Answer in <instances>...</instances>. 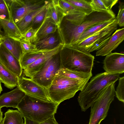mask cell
<instances>
[{
    "label": "cell",
    "mask_w": 124,
    "mask_h": 124,
    "mask_svg": "<svg viewBox=\"0 0 124 124\" xmlns=\"http://www.w3.org/2000/svg\"><path fill=\"white\" fill-rule=\"evenodd\" d=\"M118 24L116 17L114 21L107 27L83 40L79 43L71 46L82 51L85 50L101 38L108 34L113 32L117 28Z\"/></svg>",
    "instance_id": "cell-12"
},
{
    "label": "cell",
    "mask_w": 124,
    "mask_h": 124,
    "mask_svg": "<svg viewBox=\"0 0 124 124\" xmlns=\"http://www.w3.org/2000/svg\"><path fill=\"white\" fill-rule=\"evenodd\" d=\"M25 95L17 86L12 90L4 93L0 96V108L5 107L17 108L18 104Z\"/></svg>",
    "instance_id": "cell-15"
},
{
    "label": "cell",
    "mask_w": 124,
    "mask_h": 124,
    "mask_svg": "<svg viewBox=\"0 0 124 124\" xmlns=\"http://www.w3.org/2000/svg\"><path fill=\"white\" fill-rule=\"evenodd\" d=\"M63 46L61 44L56 48L45 52L33 63L23 69V74L26 77L32 78L50 58L60 51Z\"/></svg>",
    "instance_id": "cell-13"
},
{
    "label": "cell",
    "mask_w": 124,
    "mask_h": 124,
    "mask_svg": "<svg viewBox=\"0 0 124 124\" xmlns=\"http://www.w3.org/2000/svg\"><path fill=\"white\" fill-rule=\"evenodd\" d=\"M4 114L2 124H24L23 116L18 110L8 109Z\"/></svg>",
    "instance_id": "cell-25"
},
{
    "label": "cell",
    "mask_w": 124,
    "mask_h": 124,
    "mask_svg": "<svg viewBox=\"0 0 124 124\" xmlns=\"http://www.w3.org/2000/svg\"><path fill=\"white\" fill-rule=\"evenodd\" d=\"M9 8L11 19L16 24L29 13L48 4L51 0H5Z\"/></svg>",
    "instance_id": "cell-7"
},
{
    "label": "cell",
    "mask_w": 124,
    "mask_h": 124,
    "mask_svg": "<svg viewBox=\"0 0 124 124\" xmlns=\"http://www.w3.org/2000/svg\"><path fill=\"white\" fill-rule=\"evenodd\" d=\"M56 74L66 77L87 82L92 76V74L72 71L62 68L59 70Z\"/></svg>",
    "instance_id": "cell-24"
},
{
    "label": "cell",
    "mask_w": 124,
    "mask_h": 124,
    "mask_svg": "<svg viewBox=\"0 0 124 124\" xmlns=\"http://www.w3.org/2000/svg\"><path fill=\"white\" fill-rule=\"evenodd\" d=\"M20 42L23 54L37 50L34 45L23 38L20 40Z\"/></svg>",
    "instance_id": "cell-33"
},
{
    "label": "cell",
    "mask_w": 124,
    "mask_h": 124,
    "mask_svg": "<svg viewBox=\"0 0 124 124\" xmlns=\"http://www.w3.org/2000/svg\"><path fill=\"white\" fill-rule=\"evenodd\" d=\"M124 28L116 30L112 34L110 38L107 43L102 47L97 50L96 56H106L111 53L124 40Z\"/></svg>",
    "instance_id": "cell-14"
},
{
    "label": "cell",
    "mask_w": 124,
    "mask_h": 124,
    "mask_svg": "<svg viewBox=\"0 0 124 124\" xmlns=\"http://www.w3.org/2000/svg\"><path fill=\"white\" fill-rule=\"evenodd\" d=\"M24 124H39V123L28 119L24 118Z\"/></svg>",
    "instance_id": "cell-37"
},
{
    "label": "cell",
    "mask_w": 124,
    "mask_h": 124,
    "mask_svg": "<svg viewBox=\"0 0 124 124\" xmlns=\"http://www.w3.org/2000/svg\"><path fill=\"white\" fill-rule=\"evenodd\" d=\"M53 115L44 121L39 124H58L56 121Z\"/></svg>",
    "instance_id": "cell-36"
},
{
    "label": "cell",
    "mask_w": 124,
    "mask_h": 124,
    "mask_svg": "<svg viewBox=\"0 0 124 124\" xmlns=\"http://www.w3.org/2000/svg\"><path fill=\"white\" fill-rule=\"evenodd\" d=\"M59 105L52 102H45L26 95L17 108L24 118L40 123L54 115Z\"/></svg>",
    "instance_id": "cell-3"
},
{
    "label": "cell",
    "mask_w": 124,
    "mask_h": 124,
    "mask_svg": "<svg viewBox=\"0 0 124 124\" xmlns=\"http://www.w3.org/2000/svg\"><path fill=\"white\" fill-rule=\"evenodd\" d=\"M17 86L29 96L46 102H52L49 97L47 89L31 78L21 75L18 78Z\"/></svg>",
    "instance_id": "cell-9"
},
{
    "label": "cell",
    "mask_w": 124,
    "mask_h": 124,
    "mask_svg": "<svg viewBox=\"0 0 124 124\" xmlns=\"http://www.w3.org/2000/svg\"><path fill=\"white\" fill-rule=\"evenodd\" d=\"M0 18L11 19L10 11L5 0H0Z\"/></svg>",
    "instance_id": "cell-32"
},
{
    "label": "cell",
    "mask_w": 124,
    "mask_h": 124,
    "mask_svg": "<svg viewBox=\"0 0 124 124\" xmlns=\"http://www.w3.org/2000/svg\"><path fill=\"white\" fill-rule=\"evenodd\" d=\"M119 74H112L105 72L93 77L81 91L78 101L81 111L85 112L91 107L104 89L112 83L115 82Z\"/></svg>",
    "instance_id": "cell-2"
},
{
    "label": "cell",
    "mask_w": 124,
    "mask_h": 124,
    "mask_svg": "<svg viewBox=\"0 0 124 124\" xmlns=\"http://www.w3.org/2000/svg\"><path fill=\"white\" fill-rule=\"evenodd\" d=\"M105 72L112 74H120L124 72V54L111 53L107 55L103 62Z\"/></svg>",
    "instance_id": "cell-11"
},
{
    "label": "cell",
    "mask_w": 124,
    "mask_h": 124,
    "mask_svg": "<svg viewBox=\"0 0 124 124\" xmlns=\"http://www.w3.org/2000/svg\"><path fill=\"white\" fill-rule=\"evenodd\" d=\"M115 83H112L106 87L91 107L88 124H100L106 117L110 104L114 99Z\"/></svg>",
    "instance_id": "cell-6"
},
{
    "label": "cell",
    "mask_w": 124,
    "mask_h": 124,
    "mask_svg": "<svg viewBox=\"0 0 124 124\" xmlns=\"http://www.w3.org/2000/svg\"><path fill=\"white\" fill-rule=\"evenodd\" d=\"M18 78L0 62V81L5 86L12 89L17 86Z\"/></svg>",
    "instance_id": "cell-19"
},
{
    "label": "cell",
    "mask_w": 124,
    "mask_h": 124,
    "mask_svg": "<svg viewBox=\"0 0 124 124\" xmlns=\"http://www.w3.org/2000/svg\"><path fill=\"white\" fill-rule=\"evenodd\" d=\"M58 28V26L51 17L46 16L43 23L37 30L34 43L45 36L55 32Z\"/></svg>",
    "instance_id": "cell-17"
},
{
    "label": "cell",
    "mask_w": 124,
    "mask_h": 124,
    "mask_svg": "<svg viewBox=\"0 0 124 124\" xmlns=\"http://www.w3.org/2000/svg\"><path fill=\"white\" fill-rule=\"evenodd\" d=\"M2 121H3V120H2V121H1V122H0V124H2Z\"/></svg>",
    "instance_id": "cell-42"
},
{
    "label": "cell",
    "mask_w": 124,
    "mask_h": 124,
    "mask_svg": "<svg viewBox=\"0 0 124 124\" xmlns=\"http://www.w3.org/2000/svg\"><path fill=\"white\" fill-rule=\"evenodd\" d=\"M2 43L19 61L23 55L20 40L4 36Z\"/></svg>",
    "instance_id": "cell-20"
},
{
    "label": "cell",
    "mask_w": 124,
    "mask_h": 124,
    "mask_svg": "<svg viewBox=\"0 0 124 124\" xmlns=\"http://www.w3.org/2000/svg\"><path fill=\"white\" fill-rule=\"evenodd\" d=\"M49 50H36L23 54L19 61L23 70L35 62L45 52Z\"/></svg>",
    "instance_id": "cell-23"
},
{
    "label": "cell",
    "mask_w": 124,
    "mask_h": 124,
    "mask_svg": "<svg viewBox=\"0 0 124 124\" xmlns=\"http://www.w3.org/2000/svg\"><path fill=\"white\" fill-rule=\"evenodd\" d=\"M61 67L70 70L92 73L94 56L70 46H63L59 52Z\"/></svg>",
    "instance_id": "cell-4"
},
{
    "label": "cell",
    "mask_w": 124,
    "mask_h": 124,
    "mask_svg": "<svg viewBox=\"0 0 124 124\" xmlns=\"http://www.w3.org/2000/svg\"><path fill=\"white\" fill-rule=\"evenodd\" d=\"M0 24L3 28L4 36L20 40L23 36L16 24L11 19L0 18Z\"/></svg>",
    "instance_id": "cell-18"
},
{
    "label": "cell",
    "mask_w": 124,
    "mask_h": 124,
    "mask_svg": "<svg viewBox=\"0 0 124 124\" xmlns=\"http://www.w3.org/2000/svg\"><path fill=\"white\" fill-rule=\"evenodd\" d=\"M1 28L2 27L0 24V35L1 36H4V34L1 30Z\"/></svg>",
    "instance_id": "cell-39"
},
{
    "label": "cell",
    "mask_w": 124,
    "mask_h": 124,
    "mask_svg": "<svg viewBox=\"0 0 124 124\" xmlns=\"http://www.w3.org/2000/svg\"><path fill=\"white\" fill-rule=\"evenodd\" d=\"M0 62L18 77L23 71L20 61L2 43L0 45Z\"/></svg>",
    "instance_id": "cell-10"
},
{
    "label": "cell",
    "mask_w": 124,
    "mask_h": 124,
    "mask_svg": "<svg viewBox=\"0 0 124 124\" xmlns=\"http://www.w3.org/2000/svg\"><path fill=\"white\" fill-rule=\"evenodd\" d=\"M65 16L64 12L58 5L57 0H51L48 6L46 17H51L58 26Z\"/></svg>",
    "instance_id": "cell-22"
},
{
    "label": "cell",
    "mask_w": 124,
    "mask_h": 124,
    "mask_svg": "<svg viewBox=\"0 0 124 124\" xmlns=\"http://www.w3.org/2000/svg\"><path fill=\"white\" fill-rule=\"evenodd\" d=\"M73 6L86 15L91 13L93 10L91 5V0H65Z\"/></svg>",
    "instance_id": "cell-28"
},
{
    "label": "cell",
    "mask_w": 124,
    "mask_h": 124,
    "mask_svg": "<svg viewBox=\"0 0 124 124\" xmlns=\"http://www.w3.org/2000/svg\"><path fill=\"white\" fill-rule=\"evenodd\" d=\"M2 91V89L1 85V82L0 81V94Z\"/></svg>",
    "instance_id": "cell-41"
},
{
    "label": "cell",
    "mask_w": 124,
    "mask_h": 124,
    "mask_svg": "<svg viewBox=\"0 0 124 124\" xmlns=\"http://www.w3.org/2000/svg\"><path fill=\"white\" fill-rule=\"evenodd\" d=\"M59 52L50 58L39 71L31 78L47 89L61 68Z\"/></svg>",
    "instance_id": "cell-8"
},
{
    "label": "cell",
    "mask_w": 124,
    "mask_h": 124,
    "mask_svg": "<svg viewBox=\"0 0 124 124\" xmlns=\"http://www.w3.org/2000/svg\"><path fill=\"white\" fill-rule=\"evenodd\" d=\"M113 32H111L101 38L86 49L84 52L90 53L98 50L103 46L110 39Z\"/></svg>",
    "instance_id": "cell-29"
},
{
    "label": "cell",
    "mask_w": 124,
    "mask_h": 124,
    "mask_svg": "<svg viewBox=\"0 0 124 124\" xmlns=\"http://www.w3.org/2000/svg\"><path fill=\"white\" fill-rule=\"evenodd\" d=\"M116 17L112 10L108 11L93 10L86 15L79 24H75L64 17L58 26V30L64 46H72L78 40L83 32L96 25L113 20Z\"/></svg>",
    "instance_id": "cell-1"
},
{
    "label": "cell",
    "mask_w": 124,
    "mask_h": 124,
    "mask_svg": "<svg viewBox=\"0 0 124 124\" xmlns=\"http://www.w3.org/2000/svg\"><path fill=\"white\" fill-rule=\"evenodd\" d=\"M115 18L113 20L102 23L88 28L83 32L78 41L74 45L79 43L91 35L107 27L114 21Z\"/></svg>",
    "instance_id": "cell-27"
},
{
    "label": "cell",
    "mask_w": 124,
    "mask_h": 124,
    "mask_svg": "<svg viewBox=\"0 0 124 124\" xmlns=\"http://www.w3.org/2000/svg\"><path fill=\"white\" fill-rule=\"evenodd\" d=\"M61 44L62 43L58 29L55 32L45 36L33 44L37 50H46L53 49Z\"/></svg>",
    "instance_id": "cell-16"
},
{
    "label": "cell",
    "mask_w": 124,
    "mask_h": 124,
    "mask_svg": "<svg viewBox=\"0 0 124 124\" xmlns=\"http://www.w3.org/2000/svg\"><path fill=\"white\" fill-rule=\"evenodd\" d=\"M118 12L116 17L118 25L120 27L124 26V3L123 2L119 3Z\"/></svg>",
    "instance_id": "cell-34"
},
{
    "label": "cell",
    "mask_w": 124,
    "mask_h": 124,
    "mask_svg": "<svg viewBox=\"0 0 124 124\" xmlns=\"http://www.w3.org/2000/svg\"><path fill=\"white\" fill-rule=\"evenodd\" d=\"M119 83L115 91L116 97L120 101L124 102V76L119 77Z\"/></svg>",
    "instance_id": "cell-31"
},
{
    "label": "cell",
    "mask_w": 124,
    "mask_h": 124,
    "mask_svg": "<svg viewBox=\"0 0 124 124\" xmlns=\"http://www.w3.org/2000/svg\"><path fill=\"white\" fill-rule=\"evenodd\" d=\"M38 30L30 28L23 36V38L26 40L30 41L33 44L34 42L35 37Z\"/></svg>",
    "instance_id": "cell-35"
},
{
    "label": "cell",
    "mask_w": 124,
    "mask_h": 124,
    "mask_svg": "<svg viewBox=\"0 0 124 124\" xmlns=\"http://www.w3.org/2000/svg\"><path fill=\"white\" fill-rule=\"evenodd\" d=\"M49 3L39 9L29 13L16 24L22 36L30 28L33 19L35 16L44 9Z\"/></svg>",
    "instance_id": "cell-21"
},
{
    "label": "cell",
    "mask_w": 124,
    "mask_h": 124,
    "mask_svg": "<svg viewBox=\"0 0 124 124\" xmlns=\"http://www.w3.org/2000/svg\"><path fill=\"white\" fill-rule=\"evenodd\" d=\"M87 83L56 74L47 89L49 97L52 101L59 105L64 101L73 97L77 92L82 90Z\"/></svg>",
    "instance_id": "cell-5"
},
{
    "label": "cell",
    "mask_w": 124,
    "mask_h": 124,
    "mask_svg": "<svg viewBox=\"0 0 124 124\" xmlns=\"http://www.w3.org/2000/svg\"><path fill=\"white\" fill-rule=\"evenodd\" d=\"M118 1V0H91L90 3L93 10L108 11L112 10Z\"/></svg>",
    "instance_id": "cell-26"
},
{
    "label": "cell",
    "mask_w": 124,
    "mask_h": 124,
    "mask_svg": "<svg viewBox=\"0 0 124 124\" xmlns=\"http://www.w3.org/2000/svg\"><path fill=\"white\" fill-rule=\"evenodd\" d=\"M1 108H0V122L2 121L3 119L2 112L1 111Z\"/></svg>",
    "instance_id": "cell-38"
},
{
    "label": "cell",
    "mask_w": 124,
    "mask_h": 124,
    "mask_svg": "<svg viewBox=\"0 0 124 124\" xmlns=\"http://www.w3.org/2000/svg\"><path fill=\"white\" fill-rule=\"evenodd\" d=\"M49 4L34 17L30 28L38 30L40 27L46 16L48 6Z\"/></svg>",
    "instance_id": "cell-30"
},
{
    "label": "cell",
    "mask_w": 124,
    "mask_h": 124,
    "mask_svg": "<svg viewBox=\"0 0 124 124\" xmlns=\"http://www.w3.org/2000/svg\"><path fill=\"white\" fill-rule=\"evenodd\" d=\"M3 36L0 35V45L2 43V38Z\"/></svg>",
    "instance_id": "cell-40"
}]
</instances>
